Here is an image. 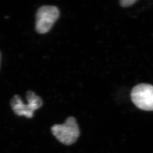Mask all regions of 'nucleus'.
I'll list each match as a JSON object with an SVG mask.
<instances>
[{"instance_id": "nucleus-5", "label": "nucleus", "mask_w": 153, "mask_h": 153, "mask_svg": "<svg viewBox=\"0 0 153 153\" xmlns=\"http://www.w3.org/2000/svg\"><path fill=\"white\" fill-rule=\"evenodd\" d=\"M136 2L137 0H121L120 1V4L122 7H126L133 5Z\"/></svg>"}, {"instance_id": "nucleus-6", "label": "nucleus", "mask_w": 153, "mask_h": 153, "mask_svg": "<svg viewBox=\"0 0 153 153\" xmlns=\"http://www.w3.org/2000/svg\"><path fill=\"white\" fill-rule=\"evenodd\" d=\"M0 62H1V53H0Z\"/></svg>"}, {"instance_id": "nucleus-4", "label": "nucleus", "mask_w": 153, "mask_h": 153, "mask_svg": "<svg viewBox=\"0 0 153 153\" xmlns=\"http://www.w3.org/2000/svg\"><path fill=\"white\" fill-rule=\"evenodd\" d=\"M131 99L133 103L140 109L153 111V86L146 83L137 85L132 89Z\"/></svg>"}, {"instance_id": "nucleus-1", "label": "nucleus", "mask_w": 153, "mask_h": 153, "mask_svg": "<svg viewBox=\"0 0 153 153\" xmlns=\"http://www.w3.org/2000/svg\"><path fill=\"white\" fill-rule=\"evenodd\" d=\"M51 131L56 138L66 145H71L76 142L80 135V130L75 117L67 118L63 124H55Z\"/></svg>"}, {"instance_id": "nucleus-2", "label": "nucleus", "mask_w": 153, "mask_h": 153, "mask_svg": "<svg viewBox=\"0 0 153 153\" xmlns=\"http://www.w3.org/2000/svg\"><path fill=\"white\" fill-rule=\"evenodd\" d=\"M26 98L28 103L24 104L19 96L16 95L11 99V108L16 115L32 118L33 112L42 106L43 101L33 91H28L26 93Z\"/></svg>"}, {"instance_id": "nucleus-3", "label": "nucleus", "mask_w": 153, "mask_h": 153, "mask_svg": "<svg viewBox=\"0 0 153 153\" xmlns=\"http://www.w3.org/2000/svg\"><path fill=\"white\" fill-rule=\"evenodd\" d=\"M59 16L60 11L57 7L52 5L41 6L36 14V31L41 34L49 32Z\"/></svg>"}]
</instances>
